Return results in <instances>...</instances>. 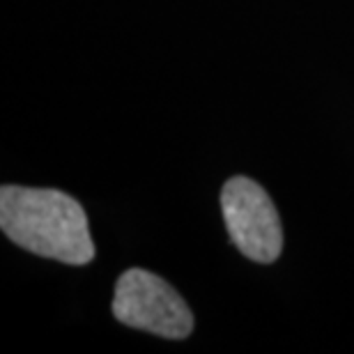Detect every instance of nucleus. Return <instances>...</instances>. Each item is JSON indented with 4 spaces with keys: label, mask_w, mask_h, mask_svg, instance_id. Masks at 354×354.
I'll return each instance as SVG.
<instances>
[{
    "label": "nucleus",
    "mask_w": 354,
    "mask_h": 354,
    "mask_svg": "<svg viewBox=\"0 0 354 354\" xmlns=\"http://www.w3.org/2000/svg\"><path fill=\"white\" fill-rule=\"evenodd\" d=\"M113 315L131 329L182 341L194 331V313L180 292L147 269H127L115 283Z\"/></svg>",
    "instance_id": "f03ea898"
},
{
    "label": "nucleus",
    "mask_w": 354,
    "mask_h": 354,
    "mask_svg": "<svg viewBox=\"0 0 354 354\" xmlns=\"http://www.w3.org/2000/svg\"><path fill=\"white\" fill-rule=\"evenodd\" d=\"M221 209L232 244L253 263L269 265L281 256L283 228L272 198L251 177H230L221 189Z\"/></svg>",
    "instance_id": "7ed1b4c3"
},
{
    "label": "nucleus",
    "mask_w": 354,
    "mask_h": 354,
    "mask_svg": "<svg viewBox=\"0 0 354 354\" xmlns=\"http://www.w3.org/2000/svg\"><path fill=\"white\" fill-rule=\"evenodd\" d=\"M0 228L35 256L74 267L95 258L86 212L65 191L5 184L0 189Z\"/></svg>",
    "instance_id": "f257e3e1"
}]
</instances>
